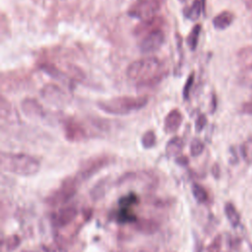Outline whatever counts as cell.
I'll list each match as a JSON object with an SVG mask.
<instances>
[{"instance_id":"1","label":"cell","mask_w":252,"mask_h":252,"mask_svg":"<svg viewBox=\"0 0 252 252\" xmlns=\"http://www.w3.org/2000/svg\"><path fill=\"white\" fill-rule=\"evenodd\" d=\"M162 63L157 57H147L132 62L127 70V77L142 87H151L162 78Z\"/></svg>"},{"instance_id":"2","label":"cell","mask_w":252,"mask_h":252,"mask_svg":"<svg viewBox=\"0 0 252 252\" xmlns=\"http://www.w3.org/2000/svg\"><path fill=\"white\" fill-rule=\"evenodd\" d=\"M0 164L2 170L20 176L34 175L40 168V162L37 158L23 153L2 152Z\"/></svg>"},{"instance_id":"3","label":"cell","mask_w":252,"mask_h":252,"mask_svg":"<svg viewBox=\"0 0 252 252\" xmlns=\"http://www.w3.org/2000/svg\"><path fill=\"white\" fill-rule=\"evenodd\" d=\"M149 101L147 95L131 96L121 95L97 102L100 110L113 115H126L145 107Z\"/></svg>"},{"instance_id":"4","label":"cell","mask_w":252,"mask_h":252,"mask_svg":"<svg viewBox=\"0 0 252 252\" xmlns=\"http://www.w3.org/2000/svg\"><path fill=\"white\" fill-rule=\"evenodd\" d=\"M80 182L77 180L76 176L65 177L60 186L53 191H51L44 199L45 204L48 207L55 208L69 202L77 192V187Z\"/></svg>"},{"instance_id":"5","label":"cell","mask_w":252,"mask_h":252,"mask_svg":"<svg viewBox=\"0 0 252 252\" xmlns=\"http://www.w3.org/2000/svg\"><path fill=\"white\" fill-rule=\"evenodd\" d=\"M111 162V158L107 155H99L92 157L81 163L80 169L75 175L79 182L90 179L92 176L96 174L102 168L107 166Z\"/></svg>"},{"instance_id":"6","label":"cell","mask_w":252,"mask_h":252,"mask_svg":"<svg viewBox=\"0 0 252 252\" xmlns=\"http://www.w3.org/2000/svg\"><path fill=\"white\" fill-rule=\"evenodd\" d=\"M161 7V0H136L128 9V15L141 22L157 17Z\"/></svg>"},{"instance_id":"7","label":"cell","mask_w":252,"mask_h":252,"mask_svg":"<svg viewBox=\"0 0 252 252\" xmlns=\"http://www.w3.org/2000/svg\"><path fill=\"white\" fill-rule=\"evenodd\" d=\"M165 39L162 29L155 30L144 35L139 43V48L143 53H151L158 50Z\"/></svg>"},{"instance_id":"8","label":"cell","mask_w":252,"mask_h":252,"mask_svg":"<svg viewBox=\"0 0 252 252\" xmlns=\"http://www.w3.org/2000/svg\"><path fill=\"white\" fill-rule=\"evenodd\" d=\"M63 133L66 140L72 143L82 142L88 137L83 124L74 118H68L63 122Z\"/></svg>"},{"instance_id":"9","label":"cell","mask_w":252,"mask_h":252,"mask_svg":"<svg viewBox=\"0 0 252 252\" xmlns=\"http://www.w3.org/2000/svg\"><path fill=\"white\" fill-rule=\"evenodd\" d=\"M78 210L74 206H66L61 208L53 216V223L56 227H64L70 224L77 217Z\"/></svg>"},{"instance_id":"10","label":"cell","mask_w":252,"mask_h":252,"mask_svg":"<svg viewBox=\"0 0 252 252\" xmlns=\"http://www.w3.org/2000/svg\"><path fill=\"white\" fill-rule=\"evenodd\" d=\"M40 95L41 97L53 104L61 103L64 100L65 94L60 87L54 84H48L45 85L41 90H40Z\"/></svg>"},{"instance_id":"11","label":"cell","mask_w":252,"mask_h":252,"mask_svg":"<svg viewBox=\"0 0 252 252\" xmlns=\"http://www.w3.org/2000/svg\"><path fill=\"white\" fill-rule=\"evenodd\" d=\"M182 119H183V116L179 109H177V108L171 109L164 117L163 131L166 134L175 133L178 130V128L180 127V125L182 123Z\"/></svg>"},{"instance_id":"12","label":"cell","mask_w":252,"mask_h":252,"mask_svg":"<svg viewBox=\"0 0 252 252\" xmlns=\"http://www.w3.org/2000/svg\"><path fill=\"white\" fill-rule=\"evenodd\" d=\"M23 112L31 118H41L44 116V109L42 105L35 98H25L22 103Z\"/></svg>"},{"instance_id":"13","label":"cell","mask_w":252,"mask_h":252,"mask_svg":"<svg viewBox=\"0 0 252 252\" xmlns=\"http://www.w3.org/2000/svg\"><path fill=\"white\" fill-rule=\"evenodd\" d=\"M159 223L152 219H138L134 223L135 230L145 235L155 234L159 230Z\"/></svg>"},{"instance_id":"14","label":"cell","mask_w":252,"mask_h":252,"mask_svg":"<svg viewBox=\"0 0 252 252\" xmlns=\"http://www.w3.org/2000/svg\"><path fill=\"white\" fill-rule=\"evenodd\" d=\"M163 25V21L161 18L159 17H155L151 20L148 21H143L140 25H138L135 29V34L138 36H144L147 33L158 30V29H161Z\"/></svg>"},{"instance_id":"15","label":"cell","mask_w":252,"mask_h":252,"mask_svg":"<svg viewBox=\"0 0 252 252\" xmlns=\"http://www.w3.org/2000/svg\"><path fill=\"white\" fill-rule=\"evenodd\" d=\"M234 21V14L230 11H222L217 16L214 17L212 24L216 30H225L227 29Z\"/></svg>"},{"instance_id":"16","label":"cell","mask_w":252,"mask_h":252,"mask_svg":"<svg viewBox=\"0 0 252 252\" xmlns=\"http://www.w3.org/2000/svg\"><path fill=\"white\" fill-rule=\"evenodd\" d=\"M238 64L245 71H252V45L240 48L236 54Z\"/></svg>"},{"instance_id":"17","label":"cell","mask_w":252,"mask_h":252,"mask_svg":"<svg viewBox=\"0 0 252 252\" xmlns=\"http://www.w3.org/2000/svg\"><path fill=\"white\" fill-rule=\"evenodd\" d=\"M114 220L120 224H125V223H135L138 220V218L131 209L119 208V210L115 213Z\"/></svg>"},{"instance_id":"18","label":"cell","mask_w":252,"mask_h":252,"mask_svg":"<svg viewBox=\"0 0 252 252\" xmlns=\"http://www.w3.org/2000/svg\"><path fill=\"white\" fill-rule=\"evenodd\" d=\"M183 147H184L183 140L178 136H174L167 142L165 147V153L168 157H178L182 152Z\"/></svg>"},{"instance_id":"19","label":"cell","mask_w":252,"mask_h":252,"mask_svg":"<svg viewBox=\"0 0 252 252\" xmlns=\"http://www.w3.org/2000/svg\"><path fill=\"white\" fill-rule=\"evenodd\" d=\"M107 187V177L98 180L90 190V196L93 201H98L104 197Z\"/></svg>"},{"instance_id":"20","label":"cell","mask_w":252,"mask_h":252,"mask_svg":"<svg viewBox=\"0 0 252 252\" xmlns=\"http://www.w3.org/2000/svg\"><path fill=\"white\" fill-rule=\"evenodd\" d=\"M204 9L203 3L201 0H193L192 4L184 9V16L191 20V21H196L199 19L201 16V12Z\"/></svg>"},{"instance_id":"21","label":"cell","mask_w":252,"mask_h":252,"mask_svg":"<svg viewBox=\"0 0 252 252\" xmlns=\"http://www.w3.org/2000/svg\"><path fill=\"white\" fill-rule=\"evenodd\" d=\"M224 214H225V217H226L227 220L229 221V223L233 227H236V226L239 225V223H240V214L232 203H230V202L225 203V205H224Z\"/></svg>"},{"instance_id":"22","label":"cell","mask_w":252,"mask_h":252,"mask_svg":"<svg viewBox=\"0 0 252 252\" xmlns=\"http://www.w3.org/2000/svg\"><path fill=\"white\" fill-rule=\"evenodd\" d=\"M201 31H202V26L200 24H197L192 28V30L188 33L186 41H187V45L189 46V48L192 51L197 48L199 37H200V34H201Z\"/></svg>"},{"instance_id":"23","label":"cell","mask_w":252,"mask_h":252,"mask_svg":"<svg viewBox=\"0 0 252 252\" xmlns=\"http://www.w3.org/2000/svg\"><path fill=\"white\" fill-rule=\"evenodd\" d=\"M191 191L193 194L194 199L199 203V204H204L208 201L209 199V194L205 187H203L199 183H193L191 185Z\"/></svg>"},{"instance_id":"24","label":"cell","mask_w":252,"mask_h":252,"mask_svg":"<svg viewBox=\"0 0 252 252\" xmlns=\"http://www.w3.org/2000/svg\"><path fill=\"white\" fill-rule=\"evenodd\" d=\"M39 68H40L43 72H45L47 75H49L50 77H52V78H54V79H56V80H61V81H63V80L66 79V76H65L58 68H56L55 66H53V65H51V64H49V63L41 64V65L39 66Z\"/></svg>"},{"instance_id":"25","label":"cell","mask_w":252,"mask_h":252,"mask_svg":"<svg viewBox=\"0 0 252 252\" xmlns=\"http://www.w3.org/2000/svg\"><path fill=\"white\" fill-rule=\"evenodd\" d=\"M240 153L245 162L252 163V136L242 143L240 147Z\"/></svg>"},{"instance_id":"26","label":"cell","mask_w":252,"mask_h":252,"mask_svg":"<svg viewBox=\"0 0 252 252\" xmlns=\"http://www.w3.org/2000/svg\"><path fill=\"white\" fill-rule=\"evenodd\" d=\"M139 202V198L138 196L131 192V193H128L124 196H122L119 200H118V205H119V208H129L131 209V207L137 205Z\"/></svg>"},{"instance_id":"27","label":"cell","mask_w":252,"mask_h":252,"mask_svg":"<svg viewBox=\"0 0 252 252\" xmlns=\"http://www.w3.org/2000/svg\"><path fill=\"white\" fill-rule=\"evenodd\" d=\"M141 143L145 149H151V148L155 147V145L157 143V136H156L155 132L152 130L145 132L141 138Z\"/></svg>"},{"instance_id":"28","label":"cell","mask_w":252,"mask_h":252,"mask_svg":"<svg viewBox=\"0 0 252 252\" xmlns=\"http://www.w3.org/2000/svg\"><path fill=\"white\" fill-rule=\"evenodd\" d=\"M21 242H22V239L18 234H12V235H9L6 237V239L4 241V245H5L6 250L11 252V251H14L15 249H17L20 246Z\"/></svg>"},{"instance_id":"29","label":"cell","mask_w":252,"mask_h":252,"mask_svg":"<svg viewBox=\"0 0 252 252\" xmlns=\"http://www.w3.org/2000/svg\"><path fill=\"white\" fill-rule=\"evenodd\" d=\"M205 149V144L198 138H195L192 140L190 144V155L192 157H198L200 156Z\"/></svg>"},{"instance_id":"30","label":"cell","mask_w":252,"mask_h":252,"mask_svg":"<svg viewBox=\"0 0 252 252\" xmlns=\"http://www.w3.org/2000/svg\"><path fill=\"white\" fill-rule=\"evenodd\" d=\"M221 249V235L218 234L212 240V242L207 247V252H220Z\"/></svg>"},{"instance_id":"31","label":"cell","mask_w":252,"mask_h":252,"mask_svg":"<svg viewBox=\"0 0 252 252\" xmlns=\"http://www.w3.org/2000/svg\"><path fill=\"white\" fill-rule=\"evenodd\" d=\"M194 78H195L194 73H191L185 82V85H184L183 91H182V95H183L184 99H188V97H189V94H190V92H191V89H192V86L194 83Z\"/></svg>"},{"instance_id":"32","label":"cell","mask_w":252,"mask_h":252,"mask_svg":"<svg viewBox=\"0 0 252 252\" xmlns=\"http://www.w3.org/2000/svg\"><path fill=\"white\" fill-rule=\"evenodd\" d=\"M207 124V117L204 114H200L196 120L195 129L197 132H201Z\"/></svg>"},{"instance_id":"33","label":"cell","mask_w":252,"mask_h":252,"mask_svg":"<svg viewBox=\"0 0 252 252\" xmlns=\"http://www.w3.org/2000/svg\"><path fill=\"white\" fill-rule=\"evenodd\" d=\"M240 112L247 115H252V99L243 102L240 105Z\"/></svg>"},{"instance_id":"34","label":"cell","mask_w":252,"mask_h":252,"mask_svg":"<svg viewBox=\"0 0 252 252\" xmlns=\"http://www.w3.org/2000/svg\"><path fill=\"white\" fill-rule=\"evenodd\" d=\"M175 162H176L177 164H179V165H187L188 162H189V160H188V158H187L186 156H180V155H179L178 157H176Z\"/></svg>"},{"instance_id":"35","label":"cell","mask_w":252,"mask_h":252,"mask_svg":"<svg viewBox=\"0 0 252 252\" xmlns=\"http://www.w3.org/2000/svg\"><path fill=\"white\" fill-rule=\"evenodd\" d=\"M212 173H213V175L215 176V178H219V177H220V166H219L217 163H215V164L213 165V167H212Z\"/></svg>"},{"instance_id":"36","label":"cell","mask_w":252,"mask_h":252,"mask_svg":"<svg viewBox=\"0 0 252 252\" xmlns=\"http://www.w3.org/2000/svg\"><path fill=\"white\" fill-rule=\"evenodd\" d=\"M245 6L247 9L252 11V0H245Z\"/></svg>"},{"instance_id":"37","label":"cell","mask_w":252,"mask_h":252,"mask_svg":"<svg viewBox=\"0 0 252 252\" xmlns=\"http://www.w3.org/2000/svg\"><path fill=\"white\" fill-rule=\"evenodd\" d=\"M19 252H35L33 250H30V249H23V250H20Z\"/></svg>"},{"instance_id":"38","label":"cell","mask_w":252,"mask_h":252,"mask_svg":"<svg viewBox=\"0 0 252 252\" xmlns=\"http://www.w3.org/2000/svg\"><path fill=\"white\" fill-rule=\"evenodd\" d=\"M140 252H153V251H151L150 249H142Z\"/></svg>"},{"instance_id":"39","label":"cell","mask_w":252,"mask_h":252,"mask_svg":"<svg viewBox=\"0 0 252 252\" xmlns=\"http://www.w3.org/2000/svg\"><path fill=\"white\" fill-rule=\"evenodd\" d=\"M249 247H250V251L252 252V243H250V245H249Z\"/></svg>"}]
</instances>
